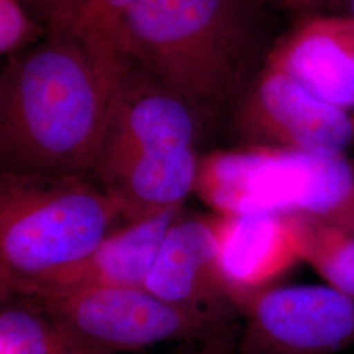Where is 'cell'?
<instances>
[{
	"label": "cell",
	"mask_w": 354,
	"mask_h": 354,
	"mask_svg": "<svg viewBox=\"0 0 354 354\" xmlns=\"http://www.w3.org/2000/svg\"><path fill=\"white\" fill-rule=\"evenodd\" d=\"M239 333L241 328L232 329L222 336L200 342L194 348L178 351L172 354H236Z\"/></svg>",
	"instance_id": "obj_19"
},
{
	"label": "cell",
	"mask_w": 354,
	"mask_h": 354,
	"mask_svg": "<svg viewBox=\"0 0 354 354\" xmlns=\"http://www.w3.org/2000/svg\"><path fill=\"white\" fill-rule=\"evenodd\" d=\"M344 4H345L344 6L345 10H344L342 15L351 17L354 21V0H344Z\"/></svg>",
	"instance_id": "obj_22"
},
{
	"label": "cell",
	"mask_w": 354,
	"mask_h": 354,
	"mask_svg": "<svg viewBox=\"0 0 354 354\" xmlns=\"http://www.w3.org/2000/svg\"><path fill=\"white\" fill-rule=\"evenodd\" d=\"M39 23L53 28H64L74 17L82 0H20Z\"/></svg>",
	"instance_id": "obj_18"
},
{
	"label": "cell",
	"mask_w": 354,
	"mask_h": 354,
	"mask_svg": "<svg viewBox=\"0 0 354 354\" xmlns=\"http://www.w3.org/2000/svg\"><path fill=\"white\" fill-rule=\"evenodd\" d=\"M28 299L79 342L108 353L138 352L158 342L198 344L239 328L236 322L178 307L145 288H93Z\"/></svg>",
	"instance_id": "obj_5"
},
{
	"label": "cell",
	"mask_w": 354,
	"mask_h": 354,
	"mask_svg": "<svg viewBox=\"0 0 354 354\" xmlns=\"http://www.w3.org/2000/svg\"><path fill=\"white\" fill-rule=\"evenodd\" d=\"M120 219L88 177L0 171V301L46 295Z\"/></svg>",
	"instance_id": "obj_3"
},
{
	"label": "cell",
	"mask_w": 354,
	"mask_h": 354,
	"mask_svg": "<svg viewBox=\"0 0 354 354\" xmlns=\"http://www.w3.org/2000/svg\"><path fill=\"white\" fill-rule=\"evenodd\" d=\"M216 115L131 62L117 83L93 175L102 181L140 153L197 149Z\"/></svg>",
	"instance_id": "obj_6"
},
{
	"label": "cell",
	"mask_w": 354,
	"mask_h": 354,
	"mask_svg": "<svg viewBox=\"0 0 354 354\" xmlns=\"http://www.w3.org/2000/svg\"><path fill=\"white\" fill-rule=\"evenodd\" d=\"M120 77L62 28L6 59L0 171L93 175Z\"/></svg>",
	"instance_id": "obj_1"
},
{
	"label": "cell",
	"mask_w": 354,
	"mask_h": 354,
	"mask_svg": "<svg viewBox=\"0 0 354 354\" xmlns=\"http://www.w3.org/2000/svg\"><path fill=\"white\" fill-rule=\"evenodd\" d=\"M352 120H353V127H354V115L352 117Z\"/></svg>",
	"instance_id": "obj_24"
},
{
	"label": "cell",
	"mask_w": 354,
	"mask_h": 354,
	"mask_svg": "<svg viewBox=\"0 0 354 354\" xmlns=\"http://www.w3.org/2000/svg\"><path fill=\"white\" fill-rule=\"evenodd\" d=\"M194 192L215 213L326 218L352 197L354 169L344 155L238 146L201 156Z\"/></svg>",
	"instance_id": "obj_4"
},
{
	"label": "cell",
	"mask_w": 354,
	"mask_h": 354,
	"mask_svg": "<svg viewBox=\"0 0 354 354\" xmlns=\"http://www.w3.org/2000/svg\"><path fill=\"white\" fill-rule=\"evenodd\" d=\"M137 0H82L71 21L62 29L79 38L114 76L131 64L125 44V23Z\"/></svg>",
	"instance_id": "obj_16"
},
{
	"label": "cell",
	"mask_w": 354,
	"mask_h": 354,
	"mask_svg": "<svg viewBox=\"0 0 354 354\" xmlns=\"http://www.w3.org/2000/svg\"><path fill=\"white\" fill-rule=\"evenodd\" d=\"M268 7L298 16L299 19L317 15L326 8L332 0H263Z\"/></svg>",
	"instance_id": "obj_20"
},
{
	"label": "cell",
	"mask_w": 354,
	"mask_h": 354,
	"mask_svg": "<svg viewBox=\"0 0 354 354\" xmlns=\"http://www.w3.org/2000/svg\"><path fill=\"white\" fill-rule=\"evenodd\" d=\"M344 354H354V349H352V351H349V352H346V353Z\"/></svg>",
	"instance_id": "obj_23"
},
{
	"label": "cell",
	"mask_w": 354,
	"mask_h": 354,
	"mask_svg": "<svg viewBox=\"0 0 354 354\" xmlns=\"http://www.w3.org/2000/svg\"><path fill=\"white\" fill-rule=\"evenodd\" d=\"M0 354H113L79 342L24 297L0 306Z\"/></svg>",
	"instance_id": "obj_15"
},
{
	"label": "cell",
	"mask_w": 354,
	"mask_h": 354,
	"mask_svg": "<svg viewBox=\"0 0 354 354\" xmlns=\"http://www.w3.org/2000/svg\"><path fill=\"white\" fill-rule=\"evenodd\" d=\"M48 32L20 0H0V54L6 59L36 46Z\"/></svg>",
	"instance_id": "obj_17"
},
{
	"label": "cell",
	"mask_w": 354,
	"mask_h": 354,
	"mask_svg": "<svg viewBox=\"0 0 354 354\" xmlns=\"http://www.w3.org/2000/svg\"><path fill=\"white\" fill-rule=\"evenodd\" d=\"M235 104L232 129L239 146L336 156L344 155L354 138L346 111L266 64Z\"/></svg>",
	"instance_id": "obj_7"
},
{
	"label": "cell",
	"mask_w": 354,
	"mask_h": 354,
	"mask_svg": "<svg viewBox=\"0 0 354 354\" xmlns=\"http://www.w3.org/2000/svg\"><path fill=\"white\" fill-rule=\"evenodd\" d=\"M302 261L332 289L354 297V234L315 215H283Z\"/></svg>",
	"instance_id": "obj_14"
},
{
	"label": "cell",
	"mask_w": 354,
	"mask_h": 354,
	"mask_svg": "<svg viewBox=\"0 0 354 354\" xmlns=\"http://www.w3.org/2000/svg\"><path fill=\"white\" fill-rule=\"evenodd\" d=\"M197 149H165L140 153L100 181L121 219L134 223L183 205L196 190Z\"/></svg>",
	"instance_id": "obj_13"
},
{
	"label": "cell",
	"mask_w": 354,
	"mask_h": 354,
	"mask_svg": "<svg viewBox=\"0 0 354 354\" xmlns=\"http://www.w3.org/2000/svg\"><path fill=\"white\" fill-rule=\"evenodd\" d=\"M323 219H327L329 222L354 234V193L342 207H339L333 214L328 215Z\"/></svg>",
	"instance_id": "obj_21"
},
{
	"label": "cell",
	"mask_w": 354,
	"mask_h": 354,
	"mask_svg": "<svg viewBox=\"0 0 354 354\" xmlns=\"http://www.w3.org/2000/svg\"><path fill=\"white\" fill-rule=\"evenodd\" d=\"M145 289L169 304L226 322L241 317L222 274L209 216L184 207L165 234Z\"/></svg>",
	"instance_id": "obj_9"
},
{
	"label": "cell",
	"mask_w": 354,
	"mask_h": 354,
	"mask_svg": "<svg viewBox=\"0 0 354 354\" xmlns=\"http://www.w3.org/2000/svg\"><path fill=\"white\" fill-rule=\"evenodd\" d=\"M266 66L290 76L317 99L354 109V21L311 15L273 44Z\"/></svg>",
	"instance_id": "obj_11"
},
{
	"label": "cell",
	"mask_w": 354,
	"mask_h": 354,
	"mask_svg": "<svg viewBox=\"0 0 354 354\" xmlns=\"http://www.w3.org/2000/svg\"><path fill=\"white\" fill-rule=\"evenodd\" d=\"M263 0H137L127 55L167 87L214 113L235 102L266 64Z\"/></svg>",
	"instance_id": "obj_2"
},
{
	"label": "cell",
	"mask_w": 354,
	"mask_h": 354,
	"mask_svg": "<svg viewBox=\"0 0 354 354\" xmlns=\"http://www.w3.org/2000/svg\"><path fill=\"white\" fill-rule=\"evenodd\" d=\"M241 317L239 354H344L354 349V297L328 285L276 286Z\"/></svg>",
	"instance_id": "obj_8"
},
{
	"label": "cell",
	"mask_w": 354,
	"mask_h": 354,
	"mask_svg": "<svg viewBox=\"0 0 354 354\" xmlns=\"http://www.w3.org/2000/svg\"><path fill=\"white\" fill-rule=\"evenodd\" d=\"M214 231L219 264L239 313L259 294L302 261L295 236L283 215H207Z\"/></svg>",
	"instance_id": "obj_10"
},
{
	"label": "cell",
	"mask_w": 354,
	"mask_h": 354,
	"mask_svg": "<svg viewBox=\"0 0 354 354\" xmlns=\"http://www.w3.org/2000/svg\"><path fill=\"white\" fill-rule=\"evenodd\" d=\"M183 207L184 203L117 228L86 261L36 299L61 298L93 288H145L165 234Z\"/></svg>",
	"instance_id": "obj_12"
}]
</instances>
